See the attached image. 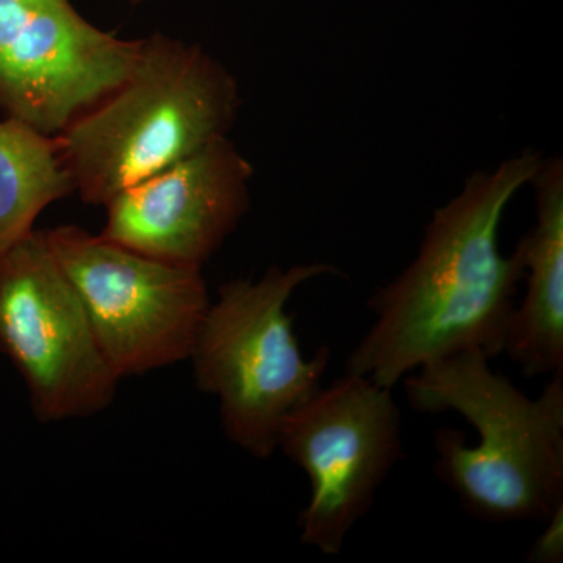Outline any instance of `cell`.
<instances>
[{
	"label": "cell",
	"instance_id": "cell-1",
	"mask_svg": "<svg viewBox=\"0 0 563 563\" xmlns=\"http://www.w3.org/2000/svg\"><path fill=\"white\" fill-rule=\"evenodd\" d=\"M542 155L518 152L473 173L433 211L417 257L374 291L373 324L355 344L346 373L395 388L426 363L466 351L503 354L523 263L499 247L504 211L531 184Z\"/></svg>",
	"mask_w": 563,
	"mask_h": 563
},
{
	"label": "cell",
	"instance_id": "cell-2",
	"mask_svg": "<svg viewBox=\"0 0 563 563\" xmlns=\"http://www.w3.org/2000/svg\"><path fill=\"white\" fill-rule=\"evenodd\" d=\"M421 413L455 412L476 429L468 446L451 428L435 433L433 473L463 509L487 523H544L563 506V372L532 399L466 351L426 363L404 377Z\"/></svg>",
	"mask_w": 563,
	"mask_h": 563
},
{
	"label": "cell",
	"instance_id": "cell-3",
	"mask_svg": "<svg viewBox=\"0 0 563 563\" xmlns=\"http://www.w3.org/2000/svg\"><path fill=\"white\" fill-rule=\"evenodd\" d=\"M239 81L199 44L152 33L128 79L58 133L74 192L90 206L225 139Z\"/></svg>",
	"mask_w": 563,
	"mask_h": 563
},
{
	"label": "cell",
	"instance_id": "cell-4",
	"mask_svg": "<svg viewBox=\"0 0 563 563\" xmlns=\"http://www.w3.org/2000/svg\"><path fill=\"white\" fill-rule=\"evenodd\" d=\"M336 273L329 263L272 266L261 279L225 282L207 309L188 358L199 390L220 402L225 437L252 457H272L285 418L322 387L331 350L303 357L287 306L306 282Z\"/></svg>",
	"mask_w": 563,
	"mask_h": 563
},
{
	"label": "cell",
	"instance_id": "cell-5",
	"mask_svg": "<svg viewBox=\"0 0 563 563\" xmlns=\"http://www.w3.org/2000/svg\"><path fill=\"white\" fill-rule=\"evenodd\" d=\"M43 232L120 380L190 357L211 302L202 268L158 261L79 225Z\"/></svg>",
	"mask_w": 563,
	"mask_h": 563
},
{
	"label": "cell",
	"instance_id": "cell-6",
	"mask_svg": "<svg viewBox=\"0 0 563 563\" xmlns=\"http://www.w3.org/2000/svg\"><path fill=\"white\" fill-rule=\"evenodd\" d=\"M391 390L346 373L285 418L277 448L310 483L309 503L298 515L306 547L342 553L401 461L402 418Z\"/></svg>",
	"mask_w": 563,
	"mask_h": 563
},
{
	"label": "cell",
	"instance_id": "cell-7",
	"mask_svg": "<svg viewBox=\"0 0 563 563\" xmlns=\"http://www.w3.org/2000/svg\"><path fill=\"white\" fill-rule=\"evenodd\" d=\"M0 352L24 379L41 422L90 417L117 395L120 377L43 231L0 251Z\"/></svg>",
	"mask_w": 563,
	"mask_h": 563
},
{
	"label": "cell",
	"instance_id": "cell-8",
	"mask_svg": "<svg viewBox=\"0 0 563 563\" xmlns=\"http://www.w3.org/2000/svg\"><path fill=\"white\" fill-rule=\"evenodd\" d=\"M140 46L69 0H0V109L58 135L128 79Z\"/></svg>",
	"mask_w": 563,
	"mask_h": 563
},
{
	"label": "cell",
	"instance_id": "cell-9",
	"mask_svg": "<svg viewBox=\"0 0 563 563\" xmlns=\"http://www.w3.org/2000/svg\"><path fill=\"white\" fill-rule=\"evenodd\" d=\"M254 166L229 136L118 192L101 235L176 265L202 268L251 206Z\"/></svg>",
	"mask_w": 563,
	"mask_h": 563
},
{
	"label": "cell",
	"instance_id": "cell-10",
	"mask_svg": "<svg viewBox=\"0 0 563 563\" xmlns=\"http://www.w3.org/2000/svg\"><path fill=\"white\" fill-rule=\"evenodd\" d=\"M536 224L518 243L526 292L514 307L504 351L526 377L563 372V162L542 158L531 184Z\"/></svg>",
	"mask_w": 563,
	"mask_h": 563
},
{
	"label": "cell",
	"instance_id": "cell-11",
	"mask_svg": "<svg viewBox=\"0 0 563 563\" xmlns=\"http://www.w3.org/2000/svg\"><path fill=\"white\" fill-rule=\"evenodd\" d=\"M73 192L57 135L14 118L0 121V251L31 233L41 211Z\"/></svg>",
	"mask_w": 563,
	"mask_h": 563
},
{
	"label": "cell",
	"instance_id": "cell-12",
	"mask_svg": "<svg viewBox=\"0 0 563 563\" xmlns=\"http://www.w3.org/2000/svg\"><path fill=\"white\" fill-rule=\"evenodd\" d=\"M529 562L561 563L563 561V506L544 521V532L532 544Z\"/></svg>",
	"mask_w": 563,
	"mask_h": 563
},
{
	"label": "cell",
	"instance_id": "cell-13",
	"mask_svg": "<svg viewBox=\"0 0 563 563\" xmlns=\"http://www.w3.org/2000/svg\"><path fill=\"white\" fill-rule=\"evenodd\" d=\"M146 2V0H132V3H143Z\"/></svg>",
	"mask_w": 563,
	"mask_h": 563
}]
</instances>
